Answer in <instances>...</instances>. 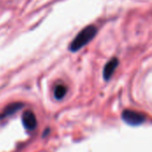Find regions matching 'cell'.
<instances>
[{"mask_svg":"<svg viewBox=\"0 0 152 152\" xmlns=\"http://www.w3.org/2000/svg\"><path fill=\"white\" fill-rule=\"evenodd\" d=\"M22 124L28 131H33L37 126L35 114L31 110H26L22 115Z\"/></svg>","mask_w":152,"mask_h":152,"instance_id":"3957f363","label":"cell"},{"mask_svg":"<svg viewBox=\"0 0 152 152\" xmlns=\"http://www.w3.org/2000/svg\"><path fill=\"white\" fill-rule=\"evenodd\" d=\"M118 63H119V61L118 58H112L110 61H109L107 62V64L105 65L104 67V69H103V78L104 80L108 81L111 78L112 75L114 74L116 69L118 68Z\"/></svg>","mask_w":152,"mask_h":152,"instance_id":"277c9868","label":"cell"},{"mask_svg":"<svg viewBox=\"0 0 152 152\" xmlns=\"http://www.w3.org/2000/svg\"><path fill=\"white\" fill-rule=\"evenodd\" d=\"M97 34V28L94 25L86 26L83 28L77 37L72 40L69 45V51L71 52H77L85 45H86L90 41L94 39V37Z\"/></svg>","mask_w":152,"mask_h":152,"instance_id":"6da1fadb","label":"cell"},{"mask_svg":"<svg viewBox=\"0 0 152 152\" xmlns=\"http://www.w3.org/2000/svg\"><path fill=\"white\" fill-rule=\"evenodd\" d=\"M23 106H24V104L21 103V102H12V103L7 105L4 109L2 113L0 114V118H4L6 117H9L11 115L14 114L16 111L20 110Z\"/></svg>","mask_w":152,"mask_h":152,"instance_id":"5b68a950","label":"cell"},{"mask_svg":"<svg viewBox=\"0 0 152 152\" xmlns=\"http://www.w3.org/2000/svg\"><path fill=\"white\" fill-rule=\"evenodd\" d=\"M122 119L130 126H140L144 123L146 118L143 114L132 110H126L122 112Z\"/></svg>","mask_w":152,"mask_h":152,"instance_id":"7a4b0ae2","label":"cell"},{"mask_svg":"<svg viewBox=\"0 0 152 152\" xmlns=\"http://www.w3.org/2000/svg\"><path fill=\"white\" fill-rule=\"evenodd\" d=\"M67 93V87L63 85H58L55 89H54V92H53V94H54V98L56 100H61L64 98L65 94Z\"/></svg>","mask_w":152,"mask_h":152,"instance_id":"8992f818","label":"cell"}]
</instances>
